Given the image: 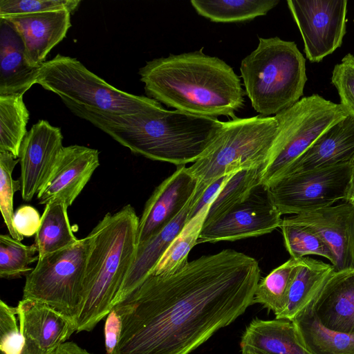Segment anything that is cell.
<instances>
[{"label":"cell","mask_w":354,"mask_h":354,"mask_svg":"<svg viewBox=\"0 0 354 354\" xmlns=\"http://www.w3.org/2000/svg\"><path fill=\"white\" fill-rule=\"evenodd\" d=\"M274 116L257 115L224 122L202 156L187 167L206 189L218 178L245 169L262 168L267 164L278 132Z\"/></svg>","instance_id":"6"},{"label":"cell","mask_w":354,"mask_h":354,"mask_svg":"<svg viewBox=\"0 0 354 354\" xmlns=\"http://www.w3.org/2000/svg\"><path fill=\"white\" fill-rule=\"evenodd\" d=\"M301 259L290 258L260 280L254 293L253 304H260L268 310H272L275 316L279 315L286 305L289 290Z\"/></svg>","instance_id":"29"},{"label":"cell","mask_w":354,"mask_h":354,"mask_svg":"<svg viewBox=\"0 0 354 354\" xmlns=\"http://www.w3.org/2000/svg\"><path fill=\"white\" fill-rule=\"evenodd\" d=\"M29 116L23 95H0V151L19 158Z\"/></svg>","instance_id":"28"},{"label":"cell","mask_w":354,"mask_h":354,"mask_svg":"<svg viewBox=\"0 0 354 354\" xmlns=\"http://www.w3.org/2000/svg\"><path fill=\"white\" fill-rule=\"evenodd\" d=\"M246 95L263 117L276 115L297 102L307 80L306 60L294 41L259 38L255 50L240 66Z\"/></svg>","instance_id":"5"},{"label":"cell","mask_w":354,"mask_h":354,"mask_svg":"<svg viewBox=\"0 0 354 354\" xmlns=\"http://www.w3.org/2000/svg\"><path fill=\"white\" fill-rule=\"evenodd\" d=\"M81 2L80 0H1L0 19L63 10L73 14Z\"/></svg>","instance_id":"35"},{"label":"cell","mask_w":354,"mask_h":354,"mask_svg":"<svg viewBox=\"0 0 354 354\" xmlns=\"http://www.w3.org/2000/svg\"><path fill=\"white\" fill-rule=\"evenodd\" d=\"M35 245H26L10 235H0V277L16 279L27 275L32 269L29 266L38 261Z\"/></svg>","instance_id":"33"},{"label":"cell","mask_w":354,"mask_h":354,"mask_svg":"<svg viewBox=\"0 0 354 354\" xmlns=\"http://www.w3.org/2000/svg\"><path fill=\"white\" fill-rule=\"evenodd\" d=\"M67 209L66 204L60 199H54L46 205L35 237L39 259L78 242L71 228Z\"/></svg>","instance_id":"26"},{"label":"cell","mask_w":354,"mask_h":354,"mask_svg":"<svg viewBox=\"0 0 354 354\" xmlns=\"http://www.w3.org/2000/svg\"><path fill=\"white\" fill-rule=\"evenodd\" d=\"M55 351L46 352L41 351L33 344L25 341V346L21 354H53ZM0 354L3 353H1Z\"/></svg>","instance_id":"43"},{"label":"cell","mask_w":354,"mask_h":354,"mask_svg":"<svg viewBox=\"0 0 354 354\" xmlns=\"http://www.w3.org/2000/svg\"><path fill=\"white\" fill-rule=\"evenodd\" d=\"M202 50L147 62L138 72L145 93L178 111L235 119L246 95L241 79L225 61Z\"/></svg>","instance_id":"2"},{"label":"cell","mask_w":354,"mask_h":354,"mask_svg":"<svg viewBox=\"0 0 354 354\" xmlns=\"http://www.w3.org/2000/svg\"><path fill=\"white\" fill-rule=\"evenodd\" d=\"M281 214L263 185L222 215L205 222L197 244L234 241L269 234L280 227Z\"/></svg>","instance_id":"12"},{"label":"cell","mask_w":354,"mask_h":354,"mask_svg":"<svg viewBox=\"0 0 354 354\" xmlns=\"http://www.w3.org/2000/svg\"><path fill=\"white\" fill-rule=\"evenodd\" d=\"M71 13L66 10L11 17L6 20L21 38L29 64L39 68L66 36Z\"/></svg>","instance_id":"17"},{"label":"cell","mask_w":354,"mask_h":354,"mask_svg":"<svg viewBox=\"0 0 354 354\" xmlns=\"http://www.w3.org/2000/svg\"><path fill=\"white\" fill-rule=\"evenodd\" d=\"M192 204L193 196L183 209L167 226L147 242L138 245L133 266L113 307L122 301L151 273L171 241L188 222Z\"/></svg>","instance_id":"23"},{"label":"cell","mask_w":354,"mask_h":354,"mask_svg":"<svg viewBox=\"0 0 354 354\" xmlns=\"http://www.w3.org/2000/svg\"><path fill=\"white\" fill-rule=\"evenodd\" d=\"M139 218L131 205L107 213L89 233L86 298L75 319L76 332L91 331L107 316L134 262Z\"/></svg>","instance_id":"4"},{"label":"cell","mask_w":354,"mask_h":354,"mask_svg":"<svg viewBox=\"0 0 354 354\" xmlns=\"http://www.w3.org/2000/svg\"><path fill=\"white\" fill-rule=\"evenodd\" d=\"M334 272L332 264L303 257L291 283L286 305L276 319L292 321L311 304Z\"/></svg>","instance_id":"24"},{"label":"cell","mask_w":354,"mask_h":354,"mask_svg":"<svg viewBox=\"0 0 354 354\" xmlns=\"http://www.w3.org/2000/svg\"><path fill=\"white\" fill-rule=\"evenodd\" d=\"M258 261L226 249L150 274L114 306L122 328L115 354H190L253 304Z\"/></svg>","instance_id":"1"},{"label":"cell","mask_w":354,"mask_h":354,"mask_svg":"<svg viewBox=\"0 0 354 354\" xmlns=\"http://www.w3.org/2000/svg\"><path fill=\"white\" fill-rule=\"evenodd\" d=\"M198 180L185 166L165 178L147 201L138 229V245L161 231L183 209L195 193Z\"/></svg>","instance_id":"15"},{"label":"cell","mask_w":354,"mask_h":354,"mask_svg":"<svg viewBox=\"0 0 354 354\" xmlns=\"http://www.w3.org/2000/svg\"><path fill=\"white\" fill-rule=\"evenodd\" d=\"M209 206L210 205L205 206L186 223L171 241L150 274H169L180 269L188 263V254L197 244Z\"/></svg>","instance_id":"30"},{"label":"cell","mask_w":354,"mask_h":354,"mask_svg":"<svg viewBox=\"0 0 354 354\" xmlns=\"http://www.w3.org/2000/svg\"><path fill=\"white\" fill-rule=\"evenodd\" d=\"M316 233L332 250L335 272L354 269V205L345 202L283 218Z\"/></svg>","instance_id":"14"},{"label":"cell","mask_w":354,"mask_h":354,"mask_svg":"<svg viewBox=\"0 0 354 354\" xmlns=\"http://www.w3.org/2000/svg\"><path fill=\"white\" fill-rule=\"evenodd\" d=\"M39 68L29 64L19 35L0 19V95H24L37 84Z\"/></svg>","instance_id":"22"},{"label":"cell","mask_w":354,"mask_h":354,"mask_svg":"<svg viewBox=\"0 0 354 354\" xmlns=\"http://www.w3.org/2000/svg\"><path fill=\"white\" fill-rule=\"evenodd\" d=\"M37 84L58 95L67 107L82 106L113 114L142 113L156 102L120 90L77 59L59 54L40 66Z\"/></svg>","instance_id":"7"},{"label":"cell","mask_w":354,"mask_h":354,"mask_svg":"<svg viewBox=\"0 0 354 354\" xmlns=\"http://www.w3.org/2000/svg\"><path fill=\"white\" fill-rule=\"evenodd\" d=\"M306 57L319 62L341 46L346 33V0H288Z\"/></svg>","instance_id":"11"},{"label":"cell","mask_w":354,"mask_h":354,"mask_svg":"<svg viewBox=\"0 0 354 354\" xmlns=\"http://www.w3.org/2000/svg\"><path fill=\"white\" fill-rule=\"evenodd\" d=\"M63 136L59 127L39 120L26 135L21 146V195L30 201L47 184L63 151Z\"/></svg>","instance_id":"13"},{"label":"cell","mask_w":354,"mask_h":354,"mask_svg":"<svg viewBox=\"0 0 354 354\" xmlns=\"http://www.w3.org/2000/svg\"><path fill=\"white\" fill-rule=\"evenodd\" d=\"M53 354H92L72 342H66L59 345Z\"/></svg>","instance_id":"41"},{"label":"cell","mask_w":354,"mask_h":354,"mask_svg":"<svg viewBox=\"0 0 354 354\" xmlns=\"http://www.w3.org/2000/svg\"><path fill=\"white\" fill-rule=\"evenodd\" d=\"M351 169L346 164L288 175L268 187V194L281 215L330 207L344 199Z\"/></svg>","instance_id":"10"},{"label":"cell","mask_w":354,"mask_h":354,"mask_svg":"<svg viewBox=\"0 0 354 354\" xmlns=\"http://www.w3.org/2000/svg\"><path fill=\"white\" fill-rule=\"evenodd\" d=\"M90 234L75 245L38 259L26 275L22 299L46 304L75 322L84 303Z\"/></svg>","instance_id":"9"},{"label":"cell","mask_w":354,"mask_h":354,"mask_svg":"<svg viewBox=\"0 0 354 354\" xmlns=\"http://www.w3.org/2000/svg\"><path fill=\"white\" fill-rule=\"evenodd\" d=\"M17 308L25 341L41 351H55L76 331L73 319L44 302L22 299Z\"/></svg>","instance_id":"18"},{"label":"cell","mask_w":354,"mask_h":354,"mask_svg":"<svg viewBox=\"0 0 354 354\" xmlns=\"http://www.w3.org/2000/svg\"><path fill=\"white\" fill-rule=\"evenodd\" d=\"M100 165L99 151L77 145L64 147L49 180L37 195L39 203L54 199L71 206Z\"/></svg>","instance_id":"16"},{"label":"cell","mask_w":354,"mask_h":354,"mask_svg":"<svg viewBox=\"0 0 354 354\" xmlns=\"http://www.w3.org/2000/svg\"><path fill=\"white\" fill-rule=\"evenodd\" d=\"M292 322L302 344L310 354H354V333L326 328L314 316L310 305Z\"/></svg>","instance_id":"25"},{"label":"cell","mask_w":354,"mask_h":354,"mask_svg":"<svg viewBox=\"0 0 354 354\" xmlns=\"http://www.w3.org/2000/svg\"><path fill=\"white\" fill-rule=\"evenodd\" d=\"M122 328L120 313L113 307L108 313L104 324V342L106 354H115Z\"/></svg>","instance_id":"39"},{"label":"cell","mask_w":354,"mask_h":354,"mask_svg":"<svg viewBox=\"0 0 354 354\" xmlns=\"http://www.w3.org/2000/svg\"><path fill=\"white\" fill-rule=\"evenodd\" d=\"M331 82L337 88L340 105L348 115L354 116V55L348 53L333 68Z\"/></svg>","instance_id":"37"},{"label":"cell","mask_w":354,"mask_h":354,"mask_svg":"<svg viewBox=\"0 0 354 354\" xmlns=\"http://www.w3.org/2000/svg\"><path fill=\"white\" fill-rule=\"evenodd\" d=\"M41 218V216L35 207L24 205L15 212L13 225L20 236L30 237L37 232Z\"/></svg>","instance_id":"38"},{"label":"cell","mask_w":354,"mask_h":354,"mask_svg":"<svg viewBox=\"0 0 354 354\" xmlns=\"http://www.w3.org/2000/svg\"><path fill=\"white\" fill-rule=\"evenodd\" d=\"M279 227L290 258L301 259L306 255L315 254L326 258L332 265L334 263L335 257L329 246L310 229L284 219Z\"/></svg>","instance_id":"32"},{"label":"cell","mask_w":354,"mask_h":354,"mask_svg":"<svg viewBox=\"0 0 354 354\" xmlns=\"http://www.w3.org/2000/svg\"><path fill=\"white\" fill-rule=\"evenodd\" d=\"M17 307L0 301V351L3 354H21L25 339L17 325Z\"/></svg>","instance_id":"36"},{"label":"cell","mask_w":354,"mask_h":354,"mask_svg":"<svg viewBox=\"0 0 354 354\" xmlns=\"http://www.w3.org/2000/svg\"><path fill=\"white\" fill-rule=\"evenodd\" d=\"M68 108L132 153L178 167L199 159L224 124L216 118L165 109L156 100L146 111L131 115Z\"/></svg>","instance_id":"3"},{"label":"cell","mask_w":354,"mask_h":354,"mask_svg":"<svg viewBox=\"0 0 354 354\" xmlns=\"http://www.w3.org/2000/svg\"><path fill=\"white\" fill-rule=\"evenodd\" d=\"M353 161L354 116L348 115L326 130L280 178Z\"/></svg>","instance_id":"19"},{"label":"cell","mask_w":354,"mask_h":354,"mask_svg":"<svg viewBox=\"0 0 354 354\" xmlns=\"http://www.w3.org/2000/svg\"><path fill=\"white\" fill-rule=\"evenodd\" d=\"M19 162V159L10 153L0 151V209L10 235L21 241L24 237L17 232L13 225V198L15 193L21 190V182L12 178V171Z\"/></svg>","instance_id":"34"},{"label":"cell","mask_w":354,"mask_h":354,"mask_svg":"<svg viewBox=\"0 0 354 354\" xmlns=\"http://www.w3.org/2000/svg\"><path fill=\"white\" fill-rule=\"evenodd\" d=\"M232 174L223 176L216 179L204 189L201 195L195 191L193 196L192 207L189 214V221L196 216L205 206L211 205L217 193Z\"/></svg>","instance_id":"40"},{"label":"cell","mask_w":354,"mask_h":354,"mask_svg":"<svg viewBox=\"0 0 354 354\" xmlns=\"http://www.w3.org/2000/svg\"><path fill=\"white\" fill-rule=\"evenodd\" d=\"M240 347L242 354H310L293 322L276 318L254 319L242 335Z\"/></svg>","instance_id":"21"},{"label":"cell","mask_w":354,"mask_h":354,"mask_svg":"<svg viewBox=\"0 0 354 354\" xmlns=\"http://www.w3.org/2000/svg\"><path fill=\"white\" fill-rule=\"evenodd\" d=\"M261 168L232 173L211 203L205 222L214 220L245 201L261 185Z\"/></svg>","instance_id":"31"},{"label":"cell","mask_w":354,"mask_h":354,"mask_svg":"<svg viewBox=\"0 0 354 354\" xmlns=\"http://www.w3.org/2000/svg\"><path fill=\"white\" fill-rule=\"evenodd\" d=\"M310 306L326 328L354 333V269L334 271Z\"/></svg>","instance_id":"20"},{"label":"cell","mask_w":354,"mask_h":354,"mask_svg":"<svg viewBox=\"0 0 354 354\" xmlns=\"http://www.w3.org/2000/svg\"><path fill=\"white\" fill-rule=\"evenodd\" d=\"M344 201L354 205V161L352 162L351 178Z\"/></svg>","instance_id":"42"},{"label":"cell","mask_w":354,"mask_h":354,"mask_svg":"<svg viewBox=\"0 0 354 354\" xmlns=\"http://www.w3.org/2000/svg\"><path fill=\"white\" fill-rule=\"evenodd\" d=\"M201 16L214 22L234 23L252 20L266 15L279 3L278 0H191Z\"/></svg>","instance_id":"27"},{"label":"cell","mask_w":354,"mask_h":354,"mask_svg":"<svg viewBox=\"0 0 354 354\" xmlns=\"http://www.w3.org/2000/svg\"><path fill=\"white\" fill-rule=\"evenodd\" d=\"M347 115L340 104L317 94L303 97L274 115L278 132L261 169V185L267 189L274 183L326 130Z\"/></svg>","instance_id":"8"}]
</instances>
